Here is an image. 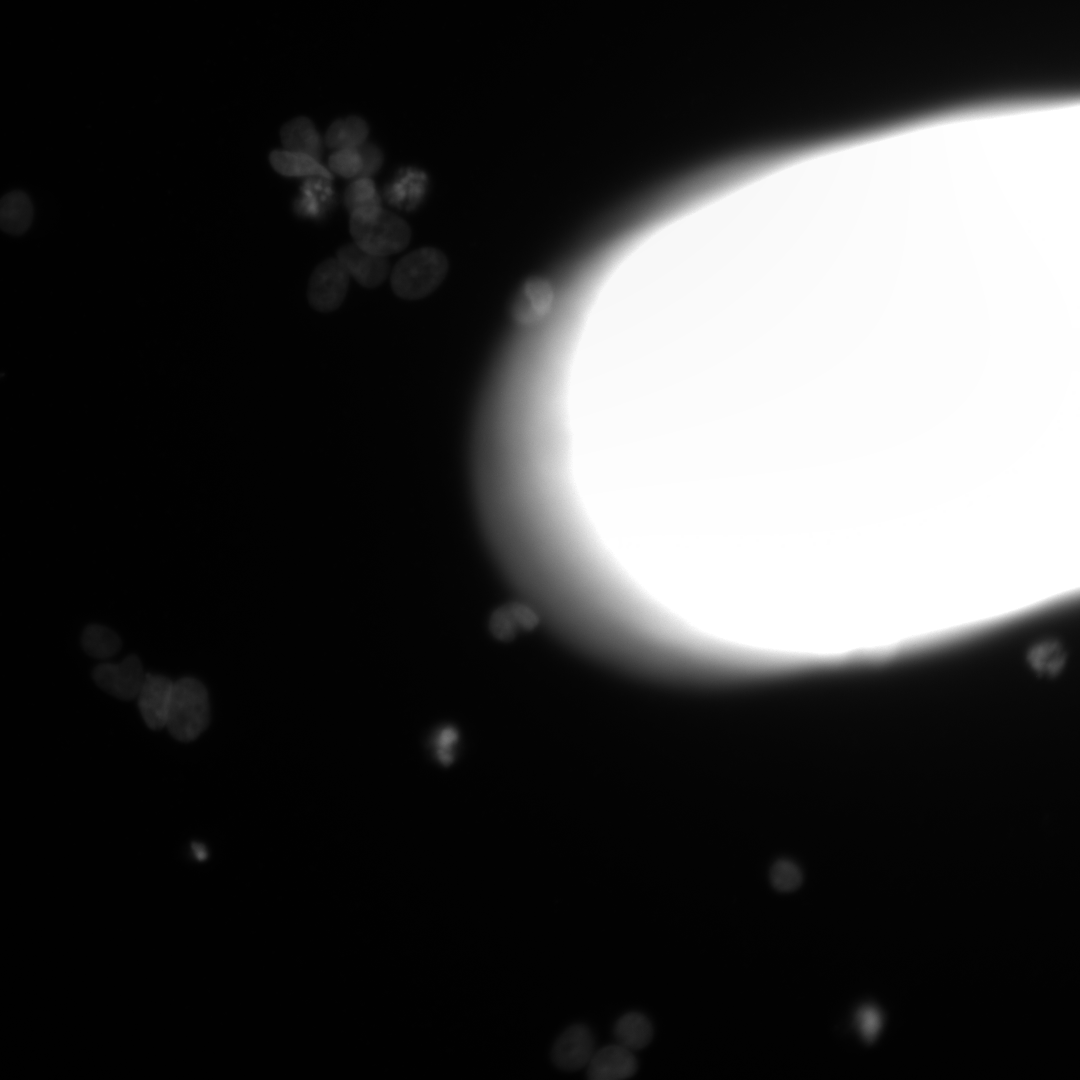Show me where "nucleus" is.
Listing matches in <instances>:
<instances>
[{
  "mask_svg": "<svg viewBox=\"0 0 1080 1080\" xmlns=\"http://www.w3.org/2000/svg\"><path fill=\"white\" fill-rule=\"evenodd\" d=\"M269 162L277 173L285 177L333 179V174L320 160L305 153L276 149L270 152Z\"/></svg>",
  "mask_w": 1080,
  "mask_h": 1080,
  "instance_id": "f8f14e48",
  "label": "nucleus"
},
{
  "mask_svg": "<svg viewBox=\"0 0 1080 1080\" xmlns=\"http://www.w3.org/2000/svg\"><path fill=\"white\" fill-rule=\"evenodd\" d=\"M349 274L336 257L320 262L313 270L307 296L316 310L330 312L345 299L349 286Z\"/></svg>",
  "mask_w": 1080,
  "mask_h": 1080,
  "instance_id": "20e7f679",
  "label": "nucleus"
},
{
  "mask_svg": "<svg viewBox=\"0 0 1080 1080\" xmlns=\"http://www.w3.org/2000/svg\"><path fill=\"white\" fill-rule=\"evenodd\" d=\"M145 674L141 661L131 655L119 663H102L93 671L95 683L110 695L132 700L144 681Z\"/></svg>",
  "mask_w": 1080,
  "mask_h": 1080,
  "instance_id": "39448f33",
  "label": "nucleus"
},
{
  "mask_svg": "<svg viewBox=\"0 0 1080 1080\" xmlns=\"http://www.w3.org/2000/svg\"><path fill=\"white\" fill-rule=\"evenodd\" d=\"M343 203L349 214L382 206L374 181L370 177H356L346 188Z\"/></svg>",
  "mask_w": 1080,
  "mask_h": 1080,
  "instance_id": "a211bd4d",
  "label": "nucleus"
},
{
  "mask_svg": "<svg viewBox=\"0 0 1080 1080\" xmlns=\"http://www.w3.org/2000/svg\"><path fill=\"white\" fill-rule=\"evenodd\" d=\"M82 645L91 657L107 659L119 651L121 642L119 636L107 627L90 625L83 632Z\"/></svg>",
  "mask_w": 1080,
  "mask_h": 1080,
  "instance_id": "dca6fc26",
  "label": "nucleus"
},
{
  "mask_svg": "<svg viewBox=\"0 0 1080 1080\" xmlns=\"http://www.w3.org/2000/svg\"><path fill=\"white\" fill-rule=\"evenodd\" d=\"M209 699L205 686L192 677L173 683L166 728L180 742L195 740L209 723Z\"/></svg>",
  "mask_w": 1080,
  "mask_h": 1080,
  "instance_id": "7ed1b4c3",
  "label": "nucleus"
},
{
  "mask_svg": "<svg viewBox=\"0 0 1080 1080\" xmlns=\"http://www.w3.org/2000/svg\"><path fill=\"white\" fill-rule=\"evenodd\" d=\"M595 1050L591 1030L586 1025L573 1024L555 1041L552 1060L561 1070L576 1071L587 1066Z\"/></svg>",
  "mask_w": 1080,
  "mask_h": 1080,
  "instance_id": "423d86ee",
  "label": "nucleus"
},
{
  "mask_svg": "<svg viewBox=\"0 0 1080 1080\" xmlns=\"http://www.w3.org/2000/svg\"><path fill=\"white\" fill-rule=\"evenodd\" d=\"M653 1032L651 1021L640 1012H628L622 1015L613 1029L616 1043L632 1052L648 1046L653 1038Z\"/></svg>",
  "mask_w": 1080,
  "mask_h": 1080,
  "instance_id": "4468645a",
  "label": "nucleus"
},
{
  "mask_svg": "<svg viewBox=\"0 0 1080 1080\" xmlns=\"http://www.w3.org/2000/svg\"><path fill=\"white\" fill-rule=\"evenodd\" d=\"M369 135L367 122L360 116L350 115L335 120L327 128L324 143L333 150L359 148Z\"/></svg>",
  "mask_w": 1080,
  "mask_h": 1080,
  "instance_id": "2eb2a0df",
  "label": "nucleus"
},
{
  "mask_svg": "<svg viewBox=\"0 0 1080 1080\" xmlns=\"http://www.w3.org/2000/svg\"><path fill=\"white\" fill-rule=\"evenodd\" d=\"M771 879L774 888L780 892L794 891L802 881L799 871L794 866L786 863L776 866Z\"/></svg>",
  "mask_w": 1080,
  "mask_h": 1080,
  "instance_id": "aec40b11",
  "label": "nucleus"
},
{
  "mask_svg": "<svg viewBox=\"0 0 1080 1080\" xmlns=\"http://www.w3.org/2000/svg\"><path fill=\"white\" fill-rule=\"evenodd\" d=\"M192 849L198 860L203 861L207 858V851L203 844L194 842L192 844Z\"/></svg>",
  "mask_w": 1080,
  "mask_h": 1080,
  "instance_id": "b1692460",
  "label": "nucleus"
},
{
  "mask_svg": "<svg viewBox=\"0 0 1080 1080\" xmlns=\"http://www.w3.org/2000/svg\"><path fill=\"white\" fill-rule=\"evenodd\" d=\"M173 683L162 675L145 674L137 699L141 716L152 730L166 727Z\"/></svg>",
  "mask_w": 1080,
  "mask_h": 1080,
  "instance_id": "1a4fd4ad",
  "label": "nucleus"
},
{
  "mask_svg": "<svg viewBox=\"0 0 1080 1080\" xmlns=\"http://www.w3.org/2000/svg\"><path fill=\"white\" fill-rule=\"evenodd\" d=\"M637 1067L633 1052L615 1043L595 1050L586 1069L592 1080H619L633 1076Z\"/></svg>",
  "mask_w": 1080,
  "mask_h": 1080,
  "instance_id": "9d476101",
  "label": "nucleus"
},
{
  "mask_svg": "<svg viewBox=\"0 0 1080 1080\" xmlns=\"http://www.w3.org/2000/svg\"><path fill=\"white\" fill-rule=\"evenodd\" d=\"M335 257L349 276L366 288L378 287L389 273L387 257L369 253L354 242L339 247Z\"/></svg>",
  "mask_w": 1080,
  "mask_h": 1080,
  "instance_id": "6e6552de",
  "label": "nucleus"
},
{
  "mask_svg": "<svg viewBox=\"0 0 1080 1080\" xmlns=\"http://www.w3.org/2000/svg\"><path fill=\"white\" fill-rule=\"evenodd\" d=\"M32 218V203L24 192L12 191L0 199V228L3 231L22 234L29 228Z\"/></svg>",
  "mask_w": 1080,
  "mask_h": 1080,
  "instance_id": "ddd939ff",
  "label": "nucleus"
},
{
  "mask_svg": "<svg viewBox=\"0 0 1080 1080\" xmlns=\"http://www.w3.org/2000/svg\"><path fill=\"white\" fill-rule=\"evenodd\" d=\"M349 231L360 248L384 257L404 250L411 240L409 224L382 206L350 213Z\"/></svg>",
  "mask_w": 1080,
  "mask_h": 1080,
  "instance_id": "f257e3e1",
  "label": "nucleus"
},
{
  "mask_svg": "<svg viewBox=\"0 0 1080 1080\" xmlns=\"http://www.w3.org/2000/svg\"><path fill=\"white\" fill-rule=\"evenodd\" d=\"M283 149L308 154L318 160L323 152V141L312 120L305 116L286 122L280 130Z\"/></svg>",
  "mask_w": 1080,
  "mask_h": 1080,
  "instance_id": "9b49d317",
  "label": "nucleus"
},
{
  "mask_svg": "<svg viewBox=\"0 0 1080 1080\" xmlns=\"http://www.w3.org/2000/svg\"><path fill=\"white\" fill-rule=\"evenodd\" d=\"M1067 658L1064 647L1057 641L1045 640L1035 644L1027 653V660L1037 671L1053 674L1059 671Z\"/></svg>",
  "mask_w": 1080,
  "mask_h": 1080,
  "instance_id": "f3484780",
  "label": "nucleus"
},
{
  "mask_svg": "<svg viewBox=\"0 0 1080 1080\" xmlns=\"http://www.w3.org/2000/svg\"><path fill=\"white\" fill-rule=\"evenodd\" d=\"M457 737V732L452 727H445L439 731L435 745L438 759L442 764L448 765L452 761V751Z\"/></svg>",
  "mask_w": 1080,
  "mask_h": 1080,
  "instance_id": "4be33fe9",
  "label": "nucleus"
},
{
  "mask_svg": "<svg viewBox=\"0 0 1080 1080\" xmlns=\"http://www.w3.org/2000/svg\"><path fill=\"white\" fill-rule=\"evenodd\" d=\"M555 293L552 283L540 276L527 279L513 300L511 315L519 325H530L551 308Z\"/></svg>",
  "mask_w": 1080,
  "mask_h": 1080,
  "instance_id": "0eeeda50",
  "label": "nucleus"
},
{
  "mask_svg": "<svg viewBox=\"0 0 1080 1080\" xmlns=\"http://www.w3.org/2000/svg\"><path fill=\"white\" fill-rule=\"evenodd\" d=\"M362 159L358 148L334 150L328 159V169L342 178L353 179L359 176Z\"/></svg>",
  "mask_w": 1080,
  "mask_h": 1080,
  "instance_id": "6ab92c4d",
  "label": "nucleus"
},
{
  "mask_svg": "<svg viewBox=\"0 0 1080 1080\" xmlns=\"http://www.w3.org/2000/svg\"><path fill=\"white\" fill-rule=\"evenodd\" d=\"M448 269L447 256L440 249L421 247L397 262L391 273V286L400 298L421 299L442 283Z\"/></svg>",
  "mask_w": 1080,
  "mask_h": 1080,
  "instance_id": "f03ea898",
  "label": "nucleus"
},
{
  "mask_svg": "<svg viewBox=\"0 0 1080 1080\" xmlns=\"http://www.w3.org/2000/svg\"><path fill=\"white\" fill-rule=\"evenodd\" d=\"M358 150L362 159V168L358 177L372 178L383 164V153L376 145L367 142L361 145Z\"/></svg>",
  "mask_w": 1080,
  "mask_h": 1080,
  "instance_id": "412c9836",
  "label": "nucleus"
},
{
  "mask_svg": "<svg viewBox=\"0 0 1080 1080\" xmlns=\"http://www.w3.org/2000/svg\"><path fill=\"white\" fill-rule=\"evenodd\" d=\"M859 1018L861 1030L864 1034V1037L867 1040H871L874 1037L876 1029L878 1027L876 1015L871 1010H863L859 1015Z\"/></svg>",
  "mask_w": 1080,
  "mask_h": 1080,
  "instance_id": "5701e85b",
  "label": "nucleus"
}]
</instances>
